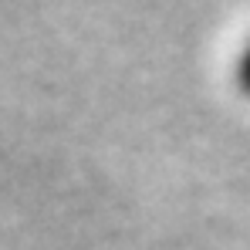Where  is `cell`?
Returning a JSON list of instances; mask_svg holds the SVG:
<instances>
[{
	"mask_svg": "<svg viewBox=\"0 0 250 250\" xmlns=\"http://www.w3.org/2000/svg\"><path fill=\"white\" fill-rule=\"evenodd\" d=\"M233 84L244 98H250V41L240 47V54L233 61Z\"/></svg>",
	"mask_w": 250,
	"mask_h": 250,
	"instance_id": "obj_1",
	"label": "cell"
}]
</instances>
